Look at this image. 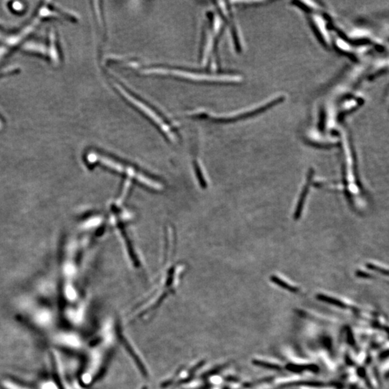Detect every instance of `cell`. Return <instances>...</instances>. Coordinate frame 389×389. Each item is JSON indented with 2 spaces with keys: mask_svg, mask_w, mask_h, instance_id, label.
Wrapping results in <instances>:
<instances>
[{
  "mask_svg": "<svg viewBox=\"0 0 389 389\" xmlns=\"http://www.w3.org/2000/svg\"><path fill=\"white\" fill-rule=\"evenodd\" d=\"M144 75H169L185 80L196 82H226L239 83L242 81L241 76L236 75H209V74L196 73V72L172 70V69L153 67L145 69L142 71Z\"/></svg>",
  "mask_w": 389,
  "mask_h": 389,
  "instance_id": "1",
  "label": "cell"
},
{
  "mask_svg": "<svg viewBox=\"0 0 389 389\" xmlns=\"http://www.w3.org/2000/svg\"><path fill=\"white\" fill-rule=\"evenodd\" d=\"M285 97L282 95H276L265 100L257 105H252V106L248 107V108L241 109V110H236V111L231 112L229 113L216 114L213 113H207L209 118L214 119L217 120H233L239 118H247V117L252 116L255 114L261 113L265 111L267 109L271 108L281 103L284 100Z\"/></svg>",
  "mask_w": 389,
  "mask_h": 389,
  "instance_id": "2",
  "label": "cell"
},
{
  "mask_svg": "<svg viewBox=\"0 0 389 389\" xmlns=\"http://www.w3.org/2000/svg\"><path fill=\"white\" fill-rule=\"evenodd\" d=\"M115 87L117 89V90H118V91H119V92H120V93L128 100L129 103H132L134 106L137 107L141 112H142V113L146 115V116L148 117L150 120H152V121L157 125V126H159V128H160V130L162 131L164 134H165V136L167 138L170 139L171 141L174 140L173 132L171 130V128L169 127L168 124L166 123L165 120H164L162 117L159 116L158 114L156 113L154 110H152V108H151L148 105H146L143 102L139 100L137 97L133 96L132 94L129 93L125 89L122 87L121 85H119V84H115Z\"/></svg>",
  "mask_w": 389,
  "mask_h": 389,
  "instance_id": "3",
  "label": "cell"
},
{
  "mask_svg": "<svg viewBox=\"0 0 389 389\" xmlns=\"http://www.w3.org/2000/svg\"><path fill=\"white\" fill-rule=\"evenodd\" d=\"M51 352L52 364L56 372L57 382L61 389H81L78 380L74 376L70 367L66 365L61 354L56 350Z\"/></svg>",
  "mask_w": 389,
  "mask_h": 389,
  "instance_id": "4",
  "label": "cell"
},
{
  "mask_svg": "<svg viewBox=\"0 0 389 389\" xmlns=\"http://www.w3.org/2000/svg\"><path fill=\"white\" fill-rule=\"evenodd\" d=\"M92 156H93V157L96 158L97 160L100 161V162L105 164V166H108L110 168L115 169V170L118 171V172H123V174H126L127 175L137 178L140 182H144V183L147 184V185H149V181L147 180L145 177H143V176L139 174V172H137L135 169H132V167H129L128 166L120 164V162H116L115 161L108 158V157H97L96 154H93ZM151 185L153 187H155L153 184H151Z\"/></svg>",
  "mask_w": 389,
  "mask_h": 389,
  "instance_id": "5",
  "label": "cell"
},
{
  "mask_svg": "<svg viewBox=\"0 0 389 389\" xmlns=\"http://www.w3.org/2000/svg\"><path fill=\"white\" fill-rule=\"evenodd\" d=\"M53 340L57 345L65 348H76L80 345L78 338L72 333H60L53 338Z\"/></svg>",
  "mask_w": 389,
  "mask_h": 389,
  "instance_id": "6",
  "label": "cell"
},
{
  "mask_svg": "<svg viewBox=\"0 0 389 389\" xmlns=\"http://www.w3.org/2000/svg\"><path fill=\"white\" fill-rule=\"evenodd\" d=\"M312 23L313 24V28H316V31L318 36H321V41L325 43L327 46H329L330 44V38L329 36L328 31H327V28L323 24V21L321 18H318V16H315L313 17Z\"/></svg>",
  "mask_w": 389,
  "mask_h": 389,
  "instance_id": "7",
  "label": "cell"
},
{
  "mask_svg": "<svg viewBox=\"0 0 389 389\" xmlns=\"http://www.w3.org/2000/svg\"><path fill=\"white\" fill-rule=\"evenodd\" d=\"M0 388L2 389H36L11 378L2 379L0 381Z\"/></svg>",
  "mask_w": 389,
  "mask_h": 389,
  "instance_id": "8",
  "label": "cell"
},
{
  "mask_svg": "<svg viewBox=\"0 0 389 389\" xmlns=\"http://www.w3.org/2000/svg\"><path fill=\"white\" fill-rule=\"evenodd\" d=\"M36 389H61L56 379L46 378L42 380Z\"/></svg>",
  "mask_w": 389,
  "mask_h": 389,
  "instance_id": "9",
  "label": "cell"
},
{
  "mask_svg": "<svg viewBox=\"0 0 389 389\" xmlns=\"http://www.w3.org/2000/svg\"><path fill=\"white\" fill-rule=\"evenodd\" d=\"M1 126H2V122H1V120H0V128H1Z\"/></svg>",
  "mask_w": 389,
  "mask_h": 389,
  "instance_id": "10",
  "label": "cell"
}]
</instances>
